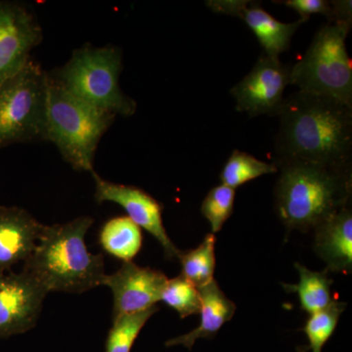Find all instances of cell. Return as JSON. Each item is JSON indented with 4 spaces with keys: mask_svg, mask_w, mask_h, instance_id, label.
Instances as JSON below:
<instances>
[{
    "mask_svg": "<svg viewBox=\"0 0 352 352\" xmlns=\"http://www.w3.org/2000/svg\"><path fill=\"white\" fill-rule=\"evenodd\" d=\"M276 3H283L285 6L295 10L300 16V20L303 23L307 22L310 16L314 14H322L328 20L332 17V6L331 1L327 0H287Z\"/></svg>",
    "mask_w": 352,
    "mask_h": 352,
    "instance_id": "d4e9b609",
    "label": "cell"
},
{
    "mask_svg": "<svg viewBox=\"0 0 352 352\" xmlns=\"http://www.w3.org/2000/svg\"><path fill=\"white\" fill-rule=\"evenodd\" d=\"M201 296V323L199 327L166 342V346H183L191 351L199 339H210L217 335L226 322L233 318L236 305L219 288L217 282L199 289Z\"/></svg>",
    "mask_w": 352,
    "mask_h": 352,
    "instance_id": "2e32d148",
    "label": "cell"
},
{
    "mask_svg": "<svg viewBox=\"0 0 352 352\" xmlns=\"http://www.w3.org/2000/svg\"><path fill=\"white\" fill-rule=\"evenodd\" d=\"M346 307V303L333 302L326 309L310 315L302 331L307 337L312 352H322L323 346L335 332Z\"/></svg>",
    "mask_w": 352,
    "mask_h": 352,
    "instance_id": "603a6c76",
    "label": "cell"
},
{
    "mask_svg": "<svg viewBox=\"0 0 352 352\" xmlns=\"http://www.w3.org/2000/svg\"><path fill=\"white\" fill-rule=\"evenodd\" d=\"M236 190L221 184L208 192L201 204V212L212 226V234L219 233L233 214Z\"/></svg>",
    "mask_w": 352,
    "mask_h": 352,
    "instance_id": "cb8c5ba5",
    "label": "cell"
},
{
    "mask_svg": "<svg viewBox=\"0 0 352 352\" xmlns=\"http://www.w3.org/2000/svg\"><path fill=\"white\" fill-rule=\"evenodd\" d=\"M122 51L115 45L76 48L61 68L48 75L69 94L116 117L133 116L138 104L120 87Z\"/></svg>",
    "mask_w": 352,
    "mask_h": 352,
    "instance_id": "5b68a950",
    "label": "cell"
},
{
    "mask_svg": "<svg viewBox=\"0 0 352 352\" xmlns=\"http://www.w3.org/2000/svg\"><path fill=\"white\" fill-rule=\"evenodd\" d=\"M48 73L32 58L0 85V150L47 141Z\"/></svg>",
    "mask_w": 352,
    "mask_h": 352,
    "instance_id": "8992f818",
    "label": "cell"
},
{
    "mask_svg": "<svg viewBox=\"0 0 352 352\" xmlns=\"http://www.w3.org/2000/svg\"><path fill=\"white\" fill-rule=\"evenodd\" d=\"M48 294L25 271L0 272V339L36 327Z\"/></svg>",
    "mask_w": 352,
    "mask_h": 352,
    "instance_id": "30bf717a",
    "label": "cell"
},
{
    "mask_svg": "<svg viewBox=\"0 0 352 352\" xmlns=\"http://www.w3.org/2000/svg\"><path fill=\"white\" fill-rule=\"evenodd\" d=\"M351 29L346 23L322 27L302 59L291 67L289 85L352 107V65L346 45Z\"/></svg>",
    "mask_w": 352,
    "mask_h": 352,
    "instance_id": "52a82bcc",
    "label": "cell"
},
{
    "mask_svg": "<svg viewBox=\"0 0 352 352\" xmlns=\"http://www.w3.org/2000/svg\"><path fill=\"white\" fill-rule=\"evenodd\" d=\"M332 17L329 23H346L352 24V8L351 0L331 1Z\"/></svg>",
    "mask_w": 352,
    "mask_h": 352,
    "instance_id": "484cf974",
    "label": "cell"
},
{
    "mask_svg": "<svg viewBox=\"0 0 352 352\" xmlns=\"http://www.w3.org/2000/svg\"><path fill=\"white\" fill-rule=\"evenodd\" d=\"M276 166L275 208L289 232L314 230L351 205L352 173L302 162Z\"/></svg>",
    "mask_w": 352,
    "mask_h": 352,
    "instance_id": "3957f363",
    "label": "cell"
},
{
    "mask_svg": "<svg viewBox=\"0 0 352 352\" xmlns=\"http://www.w3.org/2000/svg\"><path fill=\"white\" fill-rule=\"evenodd\" d=\"M99 243L110 256L129 263L140 252L143 236L140 227L129 217H117L101 227Z\"/></svg>",
    "mask_w": 352,
    "mask_h": 352,
    "instance_id": "e0dca14e",
    "label": "cell"
},
{
    "mask_svg": "<svg viewBox=\"0 0 352 352\" xmlns=\"http://www.w3.org/2000/svg\"><path fill=\"white\" fill-rule=\"evenodd\" d=\"M168 277L162 271L129 261L113 274H106L102 286L113 295L112 320L122 315L144 311L161 302Z\"/></svg>",
    "mask_w": 352,
    "mask_h": 352,
    "instance_id": "7c38bea8",
    "label": "cell"
},
{
    "mask_svg": "<svg viewBox=\"0 0 352 352\" xmlns=\"http://www.w3.org/2000/svg\"><path fill=\"white\" fill-rule=\"evenodd\" d=\"M275 139V166L292 162L352 173V107L300 91L285 98Z\"/></svg>",
    "mask_w": 352,
    "mask_h": 352,
    "instance_id": "6da1fadb",
    "label": "cell"
},
{
    "mask_svg": "<svg viewBox=\"0 0 352 352\" xmlns=\"http://www.w3.org/2000/svg\"><path fill=\"white\" fill-rule=\"evenodd\" d=\"M116 118L69 94L48 75L47 141L74 170L94 173L97 148Z\"/></svg>",
    "mask_w": 352,
    "mask_h": 352,
    "instance_id": "277c9868",
    "label": "cell"
},
{
    "mask_svg": "<svg viewBox=\"0 0 352 352\" xmlns=\"http://www.w3.org/2000/svg\"><path fill=\"white\" fill-rule=\"evenodd\" d=\"M214 13L226 14L240 18L258 38L264 54L268 57L279 58L282 53L289 50L292 38L303 24L298 19L295 23L280 22L264 10L258 2L241 0H217L208 1Z\"/></svg>",
    "mask_w": 352,
    "mask_h": 352,
    "instance_id": "4fadbf2b",
    "label": "cell"
},
{
    "mask_svg": "<svg viewBox=\"0 0 352 352\" xmlns=\"http://www.w3.org/2000/svg\"><path fill=\"white\" fill-rule=\"evenodd\" d=\"M157 311L159 307L156 305L144 311L122 315L113 319L106 342V352H131L139 333Z\"/></svg>",
    "mask_w": 352,
    "mask_h": 352,
    "instance_id": "44dd1931",
    "label": "cell"
},
{
    "mask_svg": "<svg viewBox=\"0 0 352 352\" xmlns=\"http://www.w3.org/2000/svg\"><path fill=\"white\" fill-rule=\"evenodd\" d=\"M43 39V28L32 8L0 0V85L24 68Z\"/></svg>",
    "mask_w": 352,
    "mask_h": 352,
    "instance_id": "ba28073f",
    "label": "cell"
},
{
    "mask_svg": "<svg viewBox=\"0 0 352 352\" xmlns=\"http://www.w3.org/2000/svg\"><path fill=\"white\" fill-rule=\"evenodd\" d=\"M161 302L175 309L180 318L200 314V292L182 275L168 279L162 292Z\"/></svg>",
    "mask_w": 352,
    "mask_h": 352,
    "instance_id": "7402d4cb",
    "label": "cell"
},
{
    "mask_svg": "<svg viewBox=\"0 0 352 352\" xmlns=\"http://www.w3.org/2000/svg\"><path fill=\"white\" fill-rule=\"evenodd\" d=\"M289 75L291 67L285 66L279 58L261 55L252 71L230 90L236 110L251 118L277 116L285 101Z\"/></svg>",
    "mask_w": 352,
    "mask_h": 352,
    "instance_id": "9c48e42d",
    "label": "cell"
},
{
    "mask_svg": "<svg viewBox=\"0 0 352 352\" xmlns=\"http://www.w3.org/2000/svg\"><path fill=\"white\" fill-rule=\"evenodd\" d=\"M295 266L300 273V283L285 285V289L298 293L302 309L309 315L330 307L333 302L331 293L333 280L328 276V270L317 272L307 270L300 263H296Z\"/></svg>",
    "mask_w": 352,
    "mask_h": 352,
    "instance_id": "ac0fdd59",
    "label": "cell"
},
{
    "mask_svg": "<svg viewBox=\"0 0 352 352\" xmlns=\"http://www.w3.org/2000/svg\"><path fill=\"white\" fill-rule=\"evenodd\" d=\"M215 243L214 234H208L196 249L180 252L178 256L182 268L180 275L198 289L214 280Z\"/></svg>",
    "mask_w": 352,
    "mask_h": 352,
    "instance_id": "d6986e66",
    "label": "cell"
},
{
    "mask_svg": "<svg viewBox=\"0 0 352 352\" xmlns=\"http://www.w3.org/2000/svg\"><path fill=\"white\" fill-rule=\"evenodd\" d=\"M276 173L278 168L274 164L266 163L248 153L235 150L224 164L219 178L222 184L236 190L261 176Z\"/></svg>",
    "mask_w": 352,
    "mask_h": 352,
    "instance_id": "ffe728a7",
    "label": "cell"
},
{
    "mask_svg": "<svg viewBox=\"0 0 352 352\" xmlns=\"http://www.w3.org/2000/svg\"><path fill=\"white\" fill-rule=\"evenodd\" d=\"M95 182V201L118 204L140 228L151 234L163 248L168 259L177 258L180 250L168 237L163 222V206L151 195L132 185L120 184L104 179L96 171L92 173Z\"/></svg>",
    "mask_w": 352,
    "mask_h": 352,
    "instance_id": "8fae6325",
    "label": "cell"
},
{
    "mask_svg": "<svg viewBox=\"0 0 352 352\" xmlns=\"http://www.w3.org/2000/svg\"><path fill=\"white\" fill-rule=\"evenodd\" d=\"M43 224L27 210L0 205V272L25 263L36 249Z\"/></svg>",
    "mask_w": 352,
    "mask_h": 352,
    "instance_id": "5bb4252c",
    "label": "cell"
},
{
    "mask_svg": "<svg viewBox=\"0 0 352 352\" xmlns=\"http://www.w3.org/2000/svg\"><path fill=\"white\" fill-rule=\"evenodd\" d=\"M314 250L327 263V270L351 273L352 270V212L342 208L314 229Z\"/></svg>",
    "mask_w": 352,
    "mask_h": 352,
    "instance_id": "9a60e30c",
    "label": "cell"
},
{
    "mask_svg": "<svg viewBox=\"0 0 352 352\" xmlns=\"http://www.w3.org/2000/svg\"><path fill=\"white\" fill-rule=\"evenodd\" d=\"M92 217H78L66 222L44 226L23 270L46 293L83 294L103 284L105 261L102 254L88 251L85 236L94 226Z\"/></svg>",
    "mask_w": 352,
    "mask_h": 352,
    "instance_id": "7a4b0ae2",
    "label": "cell"
}]
</instances>
